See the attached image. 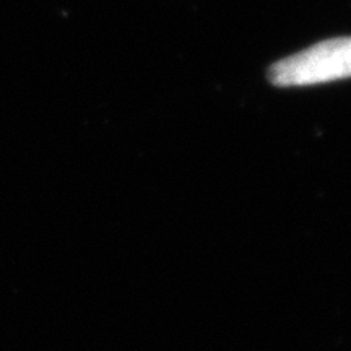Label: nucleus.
<instances>
[{
  "label": "nucleus",
  "instance_id": "nucleus-1",
  "mask_svg": "<svg viewBox=\"0 0 351 351\" xmlns=\"http://www.w3.org/2000/svg\"><path fill=\"white\" fill-rule=\"evenodd\" d=\"M351 75V39L337 36L315 43L285 57L267 70V80L276 88L313 86L346 80Z\"/></svg>",
  "mask_w": 351,
  "mask_h": 351
}]
</instances>
